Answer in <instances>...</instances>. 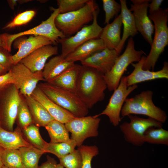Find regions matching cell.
I'll use <instances>...</instances> for the list:
<instances>
[{
  "label": "cell",
  "instance_id": "6da1fadb",
  "mask_svg": "<svg viewBox=\"0 0 168 168\" xmlns=\"http://www.w3.org/2000/svg\"><path fill=\"white\" fill-rule=\"evenodd\" d=\"M104 75L94 68L81 65L77 82L76 94L89 109L105 99V91L107 87Z\"/></svg>",
  "mask_w": 168,
  "mask_h": 168
},
{
  "label": "cell",
  "instance_id": "7a4b0ae2",
  "mask_svg": "<svg viewBox=\"0 0 168 168\" xmlns=\"http://www.w3.org/2000/svg\"><path fill=\"white\" fill-rule=\"evenodd\" d=\"M148 16L154 22L155 34L150 52L146 57L142 68L153 71L159 57L168 44V9L160 8L150 14Z\"/></svg>",
  "mask_w": 168,
  "mask_h": 168
},
{
  "label": "cell",
  "instance_id": "3957f363",
  "mask_svg": "<svg viewBox=\"0 0 168 168\" xmlns=\"http://www.w3.org/2000/svg\"><path fill=\"white\" fill-rule=\"evenodd\" d=\"M37 86L49 99L75 117H84L88 113V108L76 93L45 82Z\"/></svg>",
  "mask_w": 168,
  "mask_h": 168
},
{
  "label": "cell",
  "instance_id": "277c9868",
  "mask_svg": "<svg viewBox=\"0 0 168 168\" xmlns=\"http://www.w3.org/2000/svg\"><path fill=\"white\" fill-rule=\"evenodd\" d=\"M153 92L143 91L131 98H127L123 106L121 114L123 117L129 114L145 115L162 123L167 119L166 113L156 106L152 100Z\"/></svg>",
  "mask_w": 168,
  "mask_h": 168
},
{
  "label": "cell",
  "instance_id": "5b68a950",
  "mask_svg": "<svg viewBox=\"0 0 168 168\" xmlns=\"http://www.w3.org/2000/svg\"><path fill=\"white\" fill-rule=\"evenodd\" d=\"M98 8L95 1L89 0L79 9L58 15L55 20V25L66 37L75 34L93 21L94 12Z\"/></svg>",
  "mask_w": 168,
  "mask_h": 168
},
{
  "label": "cell",
  "instance_id": "8992f818",
  "mask_svg": "<svg viewBox=\"0 0 168 168\" xmlns=\"http://www.w3.org/2000/svg\"><path fill=\"white\" fill-rule=\"evenodd\" d=\"M52 9L53 12L49 17L38 26L16 34L5 33L0 35L2 47L10 52L13 42L17 38L26 35L42 36L48 39L53 44L58 42L60 39L66 37L57 28L55 23V18L60 13V10L58 8Z\"/></svg>",
  "mask_w": 168,
  "mask_h": 168
},
{
  "label": "cell",
  "instance_id": "52a82bcc",
  "mask_svg": "<svg viewBox=\"0 0 168 168\" xmlns=\"http://www.w3.org/2000/svg\"><path fill=\"white\" fill-rule=\"evenodd\" d=\"M144 52L136 50L132 37L128 40L125 50L119 55L111 69L104 75L107 88L110 91H114L118 87L124 73L129 65L138 62Z\"/></svg>",
  "mask_w": 168,
  "mask_h": 168
},
{
  "label": "cell",
  "instance_id": "ba28073f",
  "mask_svg": "<svg viewBox=\"0 0 168 168\" xmlns=\"http://www.w3.org/2000/svg\"><path fill=\"white\" fill-rule=\"evenodd\" d=\"M21 99L19 91L14 84L0 91V124L4 129L13 131Z\"/></svg>",
  "mask_w": 168,
  "mask_h": 168
},
{
  "label": "cell",
  "instance_id": "9c48e42d",
  "mask_svg": "<svg viewBox=\"0 0 168 168\" xmlns=\"http://www.w3.org/2000/svg\"><path fill=\"white\" fill-rule=\"evenodd\" d=\"M99 12L98 8L94 12L92 23L86 25L77 31L74 35L68 38L60 39L58 42L61 46V55L65 58L80 45L93 39L100 38L103 28L98 23L97 17Z\"/></svg>",
  "mask_w": 168,
  "mask_h": 168
},
{
  "label": "cell",
  "instance_id": "30bf717a",
  "mask_svg": "<svg viewBox=\"0 0 168 168\" xmlns=\"http://www.w3.org/2000/svg\"><path fill=\"white\" fill-rule=\"evenodd\" d=\"M128 116L130 122H124L120 125V128L125 140L135 146H141L145 143L144 134L148 128L162 126V123L150 117L145 119L132 114Z\"/></svg>",
  "mask_w": 168,
  "mask_h": 168
},
{
  "label": "cell",
  "instance_id": "8fae6325",
  "mask_svg": "<svg viewBox=\"0 0 168 168\" xmlns=\"http://www.w3.org/2000/svg\"><path fill=\"white\" fill-rule=\"evenodd\" d=\"M126 77L123 76L121 78L118 87L114 91L105 110L100 114L94 116L98 117L102 115H107L110 122L114 126H118L121 120V111L127 96L138 87L137 84L128 87Z\"/></svg>",
  "mask_w": 168,
  "mask_h": 168
},
{
  "label": "cell",
  "instance_id": "7c38bea8",
  "mask_svg": "<svg viewBox=\"0 0 168 168\" xmlns=\"http://www.w3.org/2000/svg\"><path fill=\"white\" fill-rule=\"evenodd\" d=\"M100 120L94 116L75 117L64 124L68 132L71 134L70 139L79 147L87 138L98 135Z\"/></svg>",
  "mask_w": 168,
  "mask_h": 168
},
{
  "label": "cell",
  "instance_id": "4fadbf2b",
  "mask_svg": "<svg viewBox=\"0 0 168 168\" xmlns=\"http://www.w3.org/2000/svg\"><path fill=\"white\" fill-rule=\"evenodd\" d=\"M14 80V84L23 96H31L40 81L45 82L42 71L33 72L23 64L13 65L9 71Z\"/></svg>",
  "mask_w": 168,
  "mask_h": 168
},
{
  "label": "cell",
  "instance_id": "5bb4252c",
  "mask_svg": "<svg viewBox=\"0 0 168 168\" xmlns=\"http://www.w3.org/2000/svg\"><path fill=\"white\" fill-rule=\"evenodd\" d=\"M132 3L129 9L134 19L137 30L144 38L151 45L154 26L147 15L149 0H131Z\"/></svg>",
  "mask_w": 168,
  "mask_h": 168
},
{
  "label": "cell",
  "instance_id": "9a60e30c",
  "mask_svg": "<svg viewBox=\"0 0 168 168\" xmlns=\"http://www.w3.org/2000/svg\"><path fill=\"white\" fill-rule=\"evenodd\" d=\"M146 57L142 56L140 60L137 63H133L134 67L133 71L126 76L128 87L141 82L158 79H168V63L165 62L162 68L158 71H150L143 69L142 66Z\"/></svg>",
  "mask_w": 168,
  "mask_h": 168
},
{
  "label": "cell",
  "instance_id": "2e32d148",
  "mask_svg": "<svg viewBox=\"0 0 168 168\" xmlns=\"http://www.w3.org/2000/svg\"><path fill=\"white\" fill-rule=\"evenodd\" d=\"M119 55L115 50L105 48L81 62L82 65L94 68L104 75L111 69Z\"/></svg>",
  "mask_w": 168,
  "mask_h": 168
},
{
  "label": "cell",
  "instance_id": "e0dca14e",
  "mask_svg": "<svg viewBox=\"0 0 168 168\" xmlns=\"http://www.w3.org/2000/svg\"><path fill=\"white\" fill-rule=\"evenodd\" d=\"M58 53L57 46L52 45H45L36 49L19 63L25 65L33 72L42 71L47 60Z\"/></svg>",
  "mask_w": 168,
  "mask_h": 168
},
{
  "label": "cell",
  "instance_id": "ac0fdd59",
  "mask_svg": "<svg viewBox=\"0 0 168 168\" xmlns=\"http://www.w3.org/2000/svg\"><path fill=\"white\" fill-rule=\"evenodd\" d=\"M31 96L42 104L55 120L61 123L65 124L75 117L49 99L37 86Z\"/></svg>",
  "mask_w": 168,
  "mask_h": 168
},
{
  "label": "cell",
  "instance_id": "d6986e66",
  "mask_svg": "<svg viewBox=\"0 0 168 168\" xmlns=\"http://www.w3.org/2000/svg\"><path fill=\"white\" fill-rule=\"evenodd\" d=\"M53 43L47 38L40 35L32 36L22 41L18 46V50L12 56L13 65L18 63L34 51L42 46Z\"/></svg>",
  "mask_w": 168,
  "mask_h": 168
},
{
  "label": "cell",
  "instance_id": "ffe728a7",
  "mask_svg": "<svg viewBox=\"0 0 168 168\" xmlns=\"http://www.w3.org/2000/svg\"><path fill=\"white\" fill-rule=\"evenodd\" d=\"M121 14L111 23L106 24L103 28L100 37L105 48L116 50L121 40V30L122 25Z\"/></svg>",
  "mask_w": 168,
  "mask_h": 168
},
{
  "label": "cell",
  "instance_id": "44dd1931",
  "mask_svg": "<svg viewBox=\"0 0 168 168\" xmlns=\"http://www.w3.org/2000/svg\"><path fill=\"white\" fill-rule=\"evenodd\" d=\"M75 64L68 61L61 54L53 57L46 63L42 71L45 82H51Z\"/></svg>",
  "mask_w": 168,
  "mask_h": 168
},
{
  "label": "cell",
  "instance_id": "7402d4cb",
  "mask_svg": "<svg viewBox=\"0 0 168 168\" xmlns=\"http://www.w3.org/2000/svg\"><path fill=\"white\" fill-rule=\"evenodd\" d=\"M105 48L104 43L100 39H92L80 45L65 58L68 61L74 63L77 61L81 62Z\"/></svg>",
  "mask_w": 168,
  "mask_h": 168
},
{
  "label": "cell",
  "instance_id": "603a6c76",
  "mask_svg": "<svg viewBox=\"0 0 168 168\" xmlns=\"http://www.w3.org/2000/svg\"><path fill=\"white\" fill-rule=\"evenodd\" d=\"M31 146L18 127L13 131H9L4 129L0 124V146L4 149H15Z\"/></svg>",
  "mask_w": 168,
  "mask_h": 168
},
{
  "label": "cell",
  "instance_id": "cb8c5ba5",
  "mask_svg": "<svg viewBox=\"0 0 168 168\" xmlns=\"http://www.w3.org/2000/svg\"><path fill=\"white\" fill-rule=\"evenodd\" d=\"M121 6V14L122 24L123 25V33L121 41L116 50L120 54L125 42L130 36H134L138 33L134 19L131 12L127 6L125 0H120Z\"/></svg>",
  "mask_w": 168,
  "mask_h": 168
},
{
  "label": "cell",
  "instance_id": "d4e9b609",
  "mask_svg": "<svg viewBox=\"0 0 168 168\" xmlns=\"http://www.w3.org/2000/svg\"><path fill=\"white\" fill-rule=\"evenodd\" d=\"M23 96L29 109L34 124L36 126L45 127L54 119L43 105L31 96Z\"/></svg>",
  "mask_w": 168,
  "mask_h": 168
},
{
  "label": "cell",
  "instance_id": "484cf974",
  "mask_svg": "<svg viewBox=\"0 0 168 168\" xmlns=\"http://www.w3.org/2000/svg\"><path fill=\"white\" fill-rule=\"evenodd\" d=\"M81 66L75 63L49 83L76 94L77 82Z\"/></svg>",
  "mask_w": 168,
  "mask_h": 168
},
{
  "label": "cell",
  "instance_id": "4316f807",
  "mask_svg": "<svg viewBox=\"0 0 168 168\" xmlns=\"http://www.w3.org/2000/svg\"><path fill=\"white\" fill-rule=\"evenodd\" d=\"M45 127L50 138L51 143L68 142L71 140L65 124L56 120L48 124Z\"/></svg>",
  "mask_w": 168,
  "mask_h": 168
},
{
  "label": "cell",
  "instance_id": "83f0119b",
  "mask_svg": "<svg viewBox=\"0 0 168 168\" xmlns=\"http://www.w3.org/2000/svg\"><path fill=\"white\" fill-rule=\"evenodd\" d=\"M19 150L21 153L24 168H38V163L42 155L45 153L32 146L23 147Z\"/></svg>",
  "mask_w": 168,
  "mask_h": 168
},
{
  "label": "cell",
  "instance_id": "f1b7e54d",
  "mask_svg": "<svg viewBox=\"0 0 168 168\" xmlns=\"http://www.w3.org/2000/svg\"><path fill=\"white\" fill-rule=\"evenodd\" d=\"M21 130L27 142L33 147L44 151L47 142L41 137L39 127L32 124Z\"/></svg>",
  "mask_w": 168,
  "mask_h": 168
},
{
  "label": "cell",
  "instance_id": "f546056e",
  "mask_svg": "<svg viewBox=\"0 0 168 168\" xmlns=\"http://www.w3.org/2000/svg\"><path fill=\"white\" fill-rule=\"evenodd\" d=\"M143 140L145 143L168 145V131L162 127H150L144 133Z\"/></svg>",
  "mask_w": 168,
  "mask_h": 168
},
{
  "label": "cell",
  "instance_id": "4dcf8cb0",
  "mask_svg": "<svg viewBox=\"0 0 168 168\" xmlns=\"http://www.w3.org/2000/svg\"><path fill=\"white\" fill-rule=\"evenodd\" d=\"M76 146L75 142L72 139L65 142L47 143L44 151L54 155L59 159L72 152Z\"/></svg>",
  "mask_w": 168,
  "mask_h": 168
},
{
  "label": "cell",
  "instance_id": "1f68e13d",
  "mask_svg": "<svg viewBox=\"0 0 168 168\" xmlns=\"http://www.w3.org/2000/svg\"><path fill=\"white\" fill-rule=\"evenodd\" d=\"M4 166L9 168H24L19 149H4L1 156Z\"/></svg>",
  "mask_w": 168,
  "mask_h": 168
},
{
  "label": "cell",
  "instance_id": "d6a6232c",
  "mask_svg": "<svg viewBox=\"0 0 168 168\" xmlns=\"http://www.w3.org/2000/svg\"><path fill=\"white\" fill-rule=\"evenodd\" d=\"M21 99L18 108L16 120L18 127L24 129L31 124L33 120L27 105L23 96L21 95Z\"/></svg>",
  "mask_w": 168,
  "mask_h": 168
},
{
  "label": "cell",
  "instance_id": "836d02e7",
  "mask_svg": "<svg viewBox=\"0 0 168 168\" xmlns=\"http://www.w3.org/2000/svg\"><path fill=\"white\" fill-rule=\"evenodd\" d=\"M59 159V163L66 168H82V158L78 149H75L69 154Z\"/></svg>",
  "mask_w": 168,
  "mask_h": 168
},
{
  "label": "cell",
  "instance_id": "e575fe53",
  "mask_svg": "<svg viewBox=\"0 0 168 168\" xmlns=\"http://www.w3.org/2000/svg\"><path fill=\"white\" fill-rule=\"evenodd\" d=\"M77 149L80 152L82 158V168H92L91 162L92 159L99 153L98 147L95 145H82Z\"/></svg>",
  "mask_w": 168,
  "mask_h": 168
},
{
  "label": "cell",
  "instance_id": "d590c367",
  "mask_svg": "<svg viewBox=\"0 0 168 168\" xmlns=\"http://www.w3.org/2000/svg\"><path fill=\"white\" fill-rule=\"evenodd\" d=\"M36 14L33 10L26 11L17 15L10 22L6 24L3 29H10L26 24L34 17Z\"/></svg>",
  "mask_w": 168,
  "mask_h": 168
},
{
  "label": "cell",
  "instance_id": "8d00e7d4",
  "mask_svg": "<svg viewBox=\"0 0 168 168\" xmlns=\"http://www.w3.org/2000/svg\"><path fill=\"white\" fill-rule=\"evenodd\" d=\"M89 0H57L60 13L77 10L84 6Z\"/></svg>",
  "mask_w": 168,
  "mask_h": 168
},
{
  "label": "cell",
  "instance_id": "74e56055",
  "mask_svg": "<svg viewBox=\"0 0 168 168\" xmlns=\"http://www.w3.org/2000/svg\"><path fill=\"white\" fill-rule=\"evenodd\" d=\"M103 8L105 13V24H108L114 17L121 11V6L114 0H102Z\"/></svg>",
  "mask_w": 168,
  "mask_h": 168
},
{
  "label": "cell",
  "instance_id": "f35d334b",
  "mask_svg": "<svg viewBox=\"0 0 168 168\" xmlns=\"http://www.w3.org/2000/svg\"><path fill=\"white\" fill-rule=\"evenodd\" d=\"M12 56L9 52L2 47H0V65L8 71L13 66Z\"/></svg>",
  "mask_w": 168,
  "mask_h": 168
},
{
  "label": "cell",
  "instance_id": "ab89813d",
  "mask_svg": "<svg viewBox=\"0 0 168 168\" xmlns=\"http://www.w3.org/2000/svg\"><path fill=\"white\" fill-rule=\"evenodd\" d=\"M14 83L13 78L9 71L0 76V91Z\"/></svg>",
  "mask_w": 168,
  "mask_h": 168
},
{
  "label": "cell",
  "instance_id": "60d3db41",
  "mask_svg": "<svg viewBox=\"0 0 168 168\" xmlns=\"http://www.w3.org/2000/svg\"><path fill=\"white\" fill-rule=\"evenodd\" d=\"M57 164L54 159L48 156L47 161L39 166L38 168H56Z\"/></svg>",
  "mask_w": 168,
  "mask_h": 168
},
{
  "label": "cell",
  "instance_id": "b9f144b4",
  "mask_svg": "<svg viewBox=\"0 0 168 168\" xmlns=\"http://www.w3.org/2000/svg\"><path fill=\"white\" fill-rule=\"evenodd\" d=\"M163 0H152L151 1V2L148 4L149 8V13L150 14L153 13L158 10L160 7Z\"/></svg>",
  "mask_w": 168,
  "mask_h": 168
},
{
  "label": "cell",
  "instance_id": "7bdbcfd3",
  "mask_svg": "<svg viewBox=\"0 0 168 168\" xmlns=\"http://www.w3.org/2000/svg\"><path fill=\"white\" fill-rule=\"evenodd\" d=\"M8 4L11 9H13L14 7L16 5L18 0H7Z\"/></svg>",
  "mask_w": 168,
  "mask_h": 168
},
{
  "label": "cell",
  "instance_id": "ee69618b",
  "mask_svg": "<svg viewBox=\"0 0 168 168\" xmlns=\"http://www.w3.org/2000/svg\"><path fill=\"white\" fill-rule=\"evenodd\" d=\"M8 71L7 69L0 65V76L7 73Z\"/></svg>",
  "mask_w": 168,
  "mask_h": 168
},
{
  "label": "cell",
  "instance_id": "f6af8a7d",
  "mask_svg": "<svg viewBox=\"0 0 168 168\" xmlns=\"http://www.w3.org/2000/svg\"><path fill=\"white\" fill-rule=\"evenodd\" d=\"M4 149L3 148L0 146V168H2L3 166L2 160L1 156Z\"/></svg>",
  "mask_w": 168,
  "mask_h": 168
},
{
  "label": "cell",
  "instance_id": "bcb514c9",
  "mask_svg": "<svg viewBox=\"0 0 168 168\" xmlns=\"http://www.w3.org/2000/svg\"><path fill=\"white\" fill-rule=\"evenodd\" d=\"M56 168H64L61 164L59 163L57 164Z\"/></svg>",
  "mask_w": 168,
  "mask_h": 168
},
{
  "label": "cell",
  "instance_id": "7dc6e473",
  "mask_svg": "<svg viewBox=\"0 0 168 168\" xmlns=\"http://www.w3.org/2000/svg\"><path fill=\"white\" fill-rule=\"evenodd\" d=\"M0 47H2V43H1V40L0 37Z\"/></svg>",
  "mask_w": 168,
  "mask_h": 168
},
{
  "label": "cell",
  "instance_id": "c3c4849f",
  "mask_svg": "<svg viewBox=\"0 0 168 168\" xmlns=\"http://www.w3.org/2000/svg\"><path fill=\"white\" fill-rule=\"evenodd\" d=\"M2 168H9L6 167L5 166H3Z\"/></svg>",
  "mask_w": 168,
  "mask_h": 168
}]
</instances>
